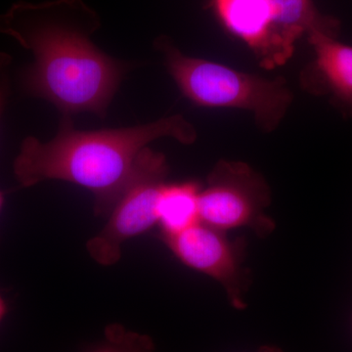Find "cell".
<instances>
[{
  "instance_id": "6",
  "label": "cell",
  "mask_w": 352,
  "mask_h": 352,
  "mask_svg": "<svg viewBox=\"0 0 352 352\" xmlns=\"http://www.w3.org/2000/svg\"><path fill=\"white\" fill-rule=\"evenodd\" d=\"M162 237L178 261L219 282L233 307H247L245 294L251 279L244 267V240H229L223 231L201 221Z\"/></svg>"
},
{
  "instance_id": "3",
  "label": "cell",
  "mask_w": 352,
  "mask_h": 352,
  "mask_svg": "<svg viewBox=\"0 0 352 352\" xmlns=\"http://www.w3.org/2000/svg\"><path fill=\"white\" fill-rule=\"evenodd\" d=\"M157 46L176 85L197 105L250 111L258 126L271 132L279 126L293 102V92L283 78L268 80L185 56L166 38L157 39Z\"/></svg>"
},
{
  "instance_id": "14",
  "label": "cell",
  "mask_w": 352,
  "mask_h": 352,
  "mask_svg": "<svg viewBox=\"0 0 352 352\" xmlns=\"http://www.w3.org/2000/svg\"><path fill=\"white\" fill-rule=\"evenodd\" d=\"M259 352H282L280 349H278L277 347L272 346H263L261 347V351Z\"/></svg>"
},
{
  "instance_id": "12",
  "label": "cell",
  "mask_w": 352,
  "mask_h": 352,
  "mask_svg": "<svg viewBox=\"0 0 352 352\" xmlns=\"http://www.w3.org/2000/svg\"><path fill=\"white\" fill-rule=\"evenodd\" d=\"M8 66V57L0 55V115L9 94Z\"/></svg>"
},
{
  "instance_id": "7",
  "label": "cell",
  "mask_w": 352,
  "mask_h": 352,
  "mask_svg": "<svg viewBox=\"0 0 352 352\" xmlns=\"http://www.w3.org/2000/svg\"><path fill=\"white\" fill-rule=\"evenodd\" d=\"M307 38L315 59L303 74V85L314 94L328 95L344 116L352 117V46L323 32Z\"/></svg>"
},
{
  "instance_id": "8",
  "label": "cell",
  "mask_w": 352,
  "mask_h": 352,
  "mask_svg": "<svg viewBox=\"0 0 352 352\" xmlns=\"http://www.w3.org/2000/svg\"><path fill=\"white\" fill-rule=\"evenodd\" d=\"M272 10V36L267 57L261 66H281L291 58L295 43L303 34L323 32L338 38L340 22L317 10L314 0H270Z\"/></svg>"
},
{
  "instance_id": "2",
  "label": "cell",
  "mask_w": 352,
  "mask_h": 352,
  "mask_svg": "<svg viewBox=\"0 0 352 352\" xmlns=\"http://www.w3.org/2000/svg\"><path fill=\"white\" fill-rule=\"evenodd\" d=\"M162 138L190 145L197 140V132L180 115L142 126L92 131H76L64 117L52 140L24 139L14 161V175L23 187L62 180L89 190L95 214L104 217L110 214L129 184L141 152Z\"/></svg>"
},
{
  "instance_id": "1",
  "label": "cell",
  "mask_w": 352,
  "mask_h": 352,
  "mask_svg": "<svg viewBox=\"0 0 352 352\" xmlns=\"http://www.w3.org/2000/svg\"><path fill=\"white\" fill-rule=\"evenodd\" d=\"M82 0L18 2L0 15V32L34 55L23 74L28 94L51 102L64 117H104L129 65L102 52L90 39L99 27Z\"/></svg>"
},
{
  "instance_id": "5",
  "label": "cell",
  "mask_w": 352,
  "mask_h": 352,
  "mask_svg": "<svg viewBox=\"0 0 352 352\" xmlns=\"http://www.w3.org/2000/svg\"><path fill=\"white\" fill-rule=\"evenodd\" d=\"M168 175L166 156L149 147L143 149L131 179L111 210L107 224L87 242L88 254L96 263L103 266L117 263L124 242L157 224V198Z\"/></svg>"
},
{
  "instance_id": "13",
  "label": "cell",
  "mask_w": 352,
  "mask_h": 352,
  "mask_svg": "<svg viewBox=\"0 0 352 352\" xmlns=\"http://www.w3.org/2000/svg\"><path fill=\"white\" fill-rule=\"evenodd\" d=\"M7 312H8V307L3 296L0 295V325H1L2 321L6 318Z\"/></svg>"
},
{
  "instance_id": "15",
  "label": "cell",
  "mask_w": 352,
  "mask_h": 352,
  "mask_svg": "<svg viewBox=\"0 0 352 352\" xmlns=\"http://www.w3.org/2000/svg\"><path fill=\"white\" fill-rule=\"evenodd\" d=\"M4 205V194L0 191V212H1L2 208Z\"/></svg>"
},
{
  "instance_id": "11",
  "label": "cell",
  "mask_w": 352,
  "mask_h": 352,
  "mask_svg": "<svg viewBox=\"0 0 352 352\" xmlns=\"http://www.w3.org/2000/svg\"><path fill=\"white\" fill-rule=\"evenodd\" d=\"M90 352H155V346L148 336L113 324L106 328L103 342Z\"/></svg>"
},
{
  "instance_id": "4",
  "label": "cell",
  "mask_w": 352,
  "mask_h": 352,
  "mask_svg": "<svg viewBox=\"0 0 352 352\" xmlns=\"http://www.w3.org/2000/svg\"><path fill=\"white\" fill-rule=\"evenodd\" d=\"M270 204V189L263 176L249 164L222 160L201 190L199 215L201 222L217 230L245 227L265 238L275 229L274 220L265 214Z\"/></svg>"
},
{
  "instance_id": "9",
  "label": "cell",
  "mask_w": 352,
  "mask_h": 352,
  "mask_svg": "<svg viewBox=\"0 0 352 352\" xmlns=\"http://www.w3.org/2000/svg\"><path fill=\"white\" fill-rule=\"evenodd\" d=\"M219 20L229 32L245 41L263 65L272 36L270 0H212Z\"/></svg>"
},
{
  "instance_id": "10",
  "label": "cell",
  "mask_w": 352,
  "mask_h": 352,
  "mask_svg": "<svg viewBox=\"0 0 352 352\" xmlns=\"http://www.w3.org/2000/svg\"><path fill=\"white\" fill-rule=\"evenodd\" d=\"M201 185L196 182L164 183L157 203V224L162 235L180 232L200 222Z\"/></svg>"
}]
</instances>
